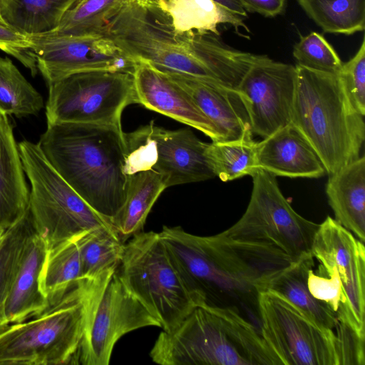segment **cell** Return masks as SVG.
I'll return each mask as SVG.
<instances>
[{
	"mask_svg": "<svg viewBox=\"0 0 365 365\" xmlns=\"http://www.w3.org/2000/svg\"><path fill=\"white\" fill-rule=\"evenodd\" d=\"M159 235L195 306L232 309L259 329V293L297 261L270 244L222 232L198 236L163 226Z\"/></svg>",
	"mask_w": 365,
	"mask_h": 365,
	"instance_id": "1",
	"label": "cell"
},
{
	"mask_svg": "<svg viewBox=\"0 0 365 365\" xmlns=\"http://www.w3.org/2000/svg\"><path fill=\"white\" fill-rule=\"evenodd\" d=\"M124 133L110 125L53 123L37 143L56 172L110 225L128 187Z\"/></svg>",
	"mask_w": 365,
	"mask_h": 365,
	"instance_id": "2",
	"label": "cell"
},
{
	"mask_svg": "<svg viewBox=\"0 0 365 365\" xmlns=\"http://www.w3.org/2000/svg\"><path fill=\"white\" fill-rule=\"evenodd\" d=\"M162 365H279L259 329L232 309L195 306L150 352Z\"/></svg>",
	"mask_w": 365,
	"mask_h": 365,
	"instance_id": "3",
	"label": "cell"
},
{
	"mask_svg": "<svg viewBox=\"0 0 365 365\" xmlns=\"http://www.w3.org/2000/svg\"><path fill=\"white\" fill-rule=\"evenodd\" d=\"M291 124L302 135L331 175L360 157L364 116L349 101L339 76L296 65Z\"/></svg>",
	"mask_w": 365,
	"mask_h": 365,
	"instance_id": "4",
	"label": "cell"
},
{
	"mask_svg": "<svg viewBox=\"0 0 365 365\" xmlns=\"http://www.w3.org/2000/svg\"><path fill=\"white\" fill-rule=\"evenodd\" d=\"M83 279L41 314L0 334V364H78L91 310L113 274Z\"/></svg>",
	"mask_w": 365,
	"mask_h": 365,
	"instance_id": "5",
	"label": "cell"
},
{
	"mask_svg": "<svg viewBox=\"0 0 365 365\" xmlns=\"http://www.w3.org/2000/svg\"><path fill=\"white\" fill-rule=\"evenodd\" d=\"M30 184L29 210L34 231L50 250L88 232L113 227L94 211L48 163L38 144H18Z\"/></svg>",
	"mask_w": 365,
	"mask_h": 365,
	"instance_id": "6",
	"label": "cell"
},
{
	"mask_svg": "<svg viewBox=\"0 0 365 365\" xmlns=\"http://www.w3.org/2000/svg\"><path fill=\"white\" fill-rule=\"evenodd\" d=\"M119 279L170 331L195 307L175 268L159 233L140 232L124 244Z\"/></svg>",
	"mask_w": 365,
	"mask_h": 365,
	"instance_id": "7",
	"label": "cell"
},
{
	"mask_svg": "<svg viewBox=\"0 0 365 365\" xmlns=\"http://www.w3.org/2000/svg\"><path fill=\"white\" fill-rule=\"evenodd\" d=\"M48 87L47 125L93 123L122 128L125 107L138 103L132 73L88 71L66 76Z\"/></svg>",
	"mask_w": 365,
	"mask_h": 365,
	"instance_id": "8",
	"label": "cell"
},
{
	"mask_svg": "<svg viewBox=\"0 0 365 365\" xmlns=\"http://www.w3.org/2000/svg\"><path fill=\"white\" fill-rule=\"evenodd\" d=\"M259 331L279 365H343L335 332L319 326L277 292L258 297Z\"/></svg>",
	"mask_w": 365,
	"mask_h": 365,
	"instance_id": "9",
	"label": "cell"
},
{
	"mask_svg": "<svg viewBox=\"0 0 365 365\" xmlns=\"http://www.w3.org/2000/svg\"><path fill=\"white\" fill-rule=\"evenodd\" d=\"M252 178V190L245 212L222 232L235 239L270 244L295 260L312 255L319 224L292 208L274 175L259 169Z\"/></svg>",
	"mask_w": 365,
	"mask_h": 365,
	"instance_id": "10",
	"label": "cell"
},
{
	"mask_svg": "<svg viewBox=\"0 0 365 365\" xmlns=\"http://www.w3.org/2000/svg\"><path fill=\"white\" fill-rule=\"evenodd\" d=\"M36 66L48 86L76 73H133L138 60L105 34L29 36Z\"/></svg>",
	"mask_w": 365,
	"mask_h": 365,
	"instance_id": "11",
	"label": "cell"
},
{
	"mask_svg": "<svg viewBox=\"0 0 365 365\" xmlns=\"http://www.w3.org/2000/svg\"><path fill=\"white\" fill-rule=\"evenodd\" d=\"M161 325L125 287L116 271L108 279L91 310L78 364L108 365L115 343L124 334Z\"/></svg>",
	"mask_w": 365,
	"mask_h": 365,
	"instance_id": "12",
	"label": "cell"
},
{
	"mask_svg": "<svg viewBox=\"0 0 365 365\" xmlns=\"http://www.w3.org/2000/svg\"><path fill=\"white\" fill-rule=\"evenodd\" d=\"M312 254L324 269L333 267L339 274L345 305L338 321L364 340V243L327 216L315 234Z\"/></svg>",
	"mask_w": 365,
	"mask_h": 365,
	"instance_id": "13",
	"label": "cell"
},
{
	"mask_svg": "<svg viewBox=\"0 0 365 365\" xmlns=\"http://www.w3.org/2000/svg\"><path fill=\"white\" fill-rule=\"evenodd\" d=\"M296 82L295 66L266 55L248 69L237 90L245 97L253 135L264 138L291 123Z\"/></svg>",
	"mask_w": 365,
	"mask_h": 365,
	"instance_id": "14",
	"label": "cell"
},
{
	"mask_svg": "<svg viewBox=\"0 0 365 365\" xmlns=\"http://www.w3.org/2000/svg\"><path fill=\"white\" fill-rule=\"evenodd\" d=\"M132 75L138 104L199 130L212 141L222 140L212 122L165 72L138 59Z\"/></svg>",
	"mask_w": 365,
	"mask_h": 365,
	"instance_id": "15",
	"label": "cell"
},
{
	"mask_svg": "<svg viewBox=\"0 0 365 365\" xmlns=\"http://www.w3.org/2000/svg\"><path fill=\"white\" fill-rule=\"evenodd\" d=\"M152 135L158 151L153 169L162 175L166 187L215 177L207 154L208 143L190 129L170 130L153 125Z\"/></svg>",
	"mask_w": 365,
	"mask_h": 365,
	"instance_id": "16",
	"label": "cell"
},
{
	"mask_svg": "<svg viewBox=\"0 0 365 365\" xmlns=\"http://www.w3.org/2000/svg\"><path fill=\"white\" fill-rule=\"evenodd\" d=\"M163 71L187 93L215 125L222 140H235L252 131L245 97L237 89L178 73Z\"/></svg>",
	"mask_w": 365,
	"mask_h": 365,
	"instance_id": "17",
	"label": "cell"
},
{
	"mask_svg": "<svg viewBox=\"0 0 365 365\" xmlns=\"http://www.w3.org/2000/svg\"><path fill=\"white\" fill-rule=\"evenodd\" d=\"M47 252L46 242L33 229L24 243L5 302L8 324L31 319L49 307L40 288L41 272Z\"/></svg>",
	"mask_w": 365,
	"mask_h": 365,
	"instance_id": "18",
	"label": "cell"
},
{
	"mask_svg": "<svg viewBox=\"0 0 365 365\" xmlns=\"http://www.w3.org/2000/svg\"><path fill=\"white\" fill-rule=\"evenodd\" d=\"M259 169L277 176L319 178L326 173L320 158L291 124L257 142Z\"/></svg>",
	"mask_w": 365,
	"mask_h": 365,
	"instance_id": "19",
	"label": "cell"
},
{
	"mask_svg": "<svg viewBox=\"0 0 365 365\" xmlns=\"http://www.w3.org/2000/svg\"><path fill=\"white\" fill-rule=\"evenodd\" d=\"M7 115L0 114V228L14 225L26 214L30 190Z\"/></svg>",
	"mask_w": 365,
	"mask_h": 365,
	"instance_id": "20",
	"label": "cell"
},
{
	"mask_svg": "<svg viewBox=\"0 0 365 365\" xmlns=\"http://www.w3.org/2000/svg\"><path fill=\"white\" fill-rule=\"evenodd\" d=\"M326 194L335 220L358 240H365V157L329 175Z\"/></svg>",
	"mask_w": 365,
	"mask_h": 365,
	"instance_id": "21",
	"label": "cell"
},
{
	"mask_svg": "<svg viewBox=\"0 0 365 365\" xmlns=\"http://www.w3.org/2000/svg\"><path fill=\"white\" fill-rule=\"evenodd\" d=\"M168 19L177 34L210 32L220 35L218 26L229 24L240 33L250 30L245 18L213 0H148Z\"/></svg>",
	"mask_w": 365,
	"mask_h": 365,
	"instance_id": "22",
	"label": "cell"
},
{
	"mask_svg": "<svg viewBox=\"0 0 365 365\" xmlns=\"http://www.w3.org/2000/svg\"><path fill=\"white\" fill-rule=\"evenodd\" d=\"M314 266L312 254L304 257L275 274L267 289L282 294L321 327L334 331L339 323L336 314L327 304L314 298L307 287L308 273Z\"/></svg>",
	"mask_w": 365,
	"mask_h": 365,
	"instance_id": "23",
	"label": "cell"
},
{
	"mask_svg": "<svg viewBox=\"0 0 365 365\" xmlns=\"http://www.w3.org/2000/svg\"><path fill=\"white\" fill-rule=\"evenodd\" d=\"M165 188L163 178L153 169L129 175L125 201L111 221L123 243L142 231L148 213Z\"/></svg>",
	"mask_w": 365,
	"mask_h": 365,
	"instance_id": "24",
	"label": "cell"
},
{
	"mask_svg": "<svg viewBox=\"0 0 365 365\" xmlns=\"http://www.w3.org/2000/svg\"><path fill=\"white\" fill-rule=\"evenodd\" d=\"M76 0H0L4 24L26 36L54 32Z\"/></svg>",
	"mask_w": 365,
	"mask_h": 365,
	"instance_id": "25",
	"label": "cell"
},
{
	"mask_svg": "<svg viewBox=\"0 0 365 365\" xmlns=\"http://www.w3.org/2000/svg\"><path fill=\"white\" fill-rule=\"evenodd\" d=\"M78 238L48 250L41 272L40 288L50 304L84 279L77 242Z\"/></svg>",
	"mask_w": 365,
	"mask_h": 365,
	"instance_id": "26",
	"label": "cell"
},
{
	"mask_svg": "<svg viewBox=\"0 0 365 365\" xmlns=\"http://www.w3.org/2000/svg\"><path fill=\"white\" fill-rule=\"evenodd\" d=\"M325 33L352 35L365 29V0H297Z\"/></svg>",
	"mask_w": 365,
	"mask_h": 365,
	"instance_id": "27",
	"label": "cell"
},
{
	"mask_svg": "<svg viewBox=\"0 0 365 365\" xmlns=\"http://www.w3.org/2000/svg\"><path fill=\"white\" fill-rule=\"evenodd\" d=\"M257 142L252 131L232 140L212 141L207 144V154L215 176L222 181H232L252 176L259 169Z\"/></svg>",
	"mask_w": 365,
	"mask_h": 365,
	"instance_id": "28",
	"label": "cell"
},
{
	"mask_svg": "<svg viewBox=\"0 0 365 365\" xmlns=\"http://www.w3.org/2000/svg\"><path fill=\"white\" fill-rule=\"evenodd\" d=\"M77 242L84 279H98L118 267L125 243L113 227L93 230L81 236Z\"/></svg>",
	"mask_w": 365,
	"mask_h": 365,
	"instance_id": "29",
	"label": "cell"
},
{
	"mask_svg": "<svg viewBox=\"0 0 365 365\" xmlns=\"http://www.w3.org/2000/svg\"><path fill=\"white\" fill-rule=\"evenodd\" d=\"M132 0H76L54 32L62 35L103 34L109 22Z\"/></svg>",
	"mask_w": 365,
	"mask_h": 365,
	"instance_id": "30",
	"label": "cell"
},
{
	"mask_svg": "<svg viewBox=\"0 0 365 365\" xmlns=\"http://www.w3.org/2000/svg\"><path fill=\"white\" fill-rule=\"evenodd\" d=\"M43 108L41 95L10 58L0 57V114L23 117L37 115Z\"/></svg>",
	"mask_w": 365,
	"mask_h": 365,
	"instance_id": "31",
	"label": "cell"
},
{
	"mask_svg": "<svg viewBox=\"0 0 365 365\" xmlns=\"http://www.w3.org/2000/svg\"><path fill=\"white\" fill-rule=\"evenodd\" d=\"M33 229L28 209L23 217L6 229L0 238V334L9 326L5 319V302L24 243Z\"/></svg>",
	"mask_w": 365,
	"mask_h": 365,
	"instance_id": "32",
	"label": "cell"
},
{
	"mask_svg": "<svg viewBox=\"0 0 365 365\" xmlns=\"http://www.w3.org/2000/svg\"><path fill=\"white\" fill-rule=\"evenodd\" d=\"M292 54L297 65L319 72L336 74L343 64L324 36L315 31L301 36L294 45Z\"/></svg>",
	"mask_w": 365,
	"mask_h": 365,
	"instance_id": "33",
	"label": "cell"
},
{
	"mask_svg": "<svg viewBox=\"0 0 365 365\" xmlns=\"http://www.w3.org/2000/svg\"><path fill=\"white\" fill-rule=\"evenodd\" d=\"M153 121L135 131L124 133L126 153L124 171L127 175L153 169L158 158L155 140L152 135Z\"/></svg>",
	"mask_w": 365,
	"mask_h": 365,
	"instance_id": "34",
	"label": "cell"
},
{
	"mask_svg": "<svg viewBox=\"0 0 365 365\" xmlns=\"http://www.w3.org/2000/svg\"><path fill=\"white\" fill-rule=\"evenodd\" d=\"M346 94L355 110L365 115V38L354 56L343 63L337 73Z\"/></svg>",
	"mask_w": 365,
	"mask_h": 365,
	"instance_id": "35",
	"label": "cell"
},
{
	"mask_svg": "<svg viewBox=\"0 0 365 365\" xmlns=\"http://www.w3.org/2000/svg\"><path fill=\"white\" fill-rule=\"evenodd\" d=\"M324 270L328 277L315 274L311 268L307 276V287L312 295L327 304L337 317L345 305L341 281L333 267Z\"/></svg>",
	"mask_w": 365,
	"mask_h": 365,
	"instance_id": "36",
	"label": "cell"
},
{
	"mask_svg": "<svg viewBox=\"0 0 365 365\" xmlns=\"http://www.w3.org/2000/svg\"><path fill=\"white\" fill-rule=\"evenodd\" d=\"M31 46V41L29 36L0 23V49L18 59L35 76L38 69Z\"/></svg>",
	"mask_w": 365,
	"mask_h": 365,
	"instance_id": "37",
	"label": "cell"
},
{
	"mask_svg": "<svg viewBox=\"0 0 365 365\" xmlns=\"http://www.w3.org/2000/svg\"><path fill=\"white\" fill-rule=\"evenodd\" d=\"M247 12L257 13L264 17L274 18L283 14L287 0H239Z\"/></svg>",
	"mask_w": 365,
	"mask_h": 365,
	"instance_id": "38",
	"label": "cell"
},
{
	"mask_svg": "<svg viewBox=\"0 0 365 365\" xmlns=\"http://www.w3.org/2000/svg\"><path fill=\"white\" fill-rule=\"evenodd\" d=\"M227 8L233 13L243 17H247V12L244 9L239 0H213Z\"/></svg>",
	"mask_w": 365,
	"mask_h": 365,
	"instance_id": "39",
	"label": "cell"
},
{
	"mask_svg": "<svg viewBox=\"0 0 365 365\" xmlns=\"http://www.w3.org/2000/svg\"><path fill=\"white\" fill-rule=\"evenodd\" d=\"M4 231H5L4 229L0 228V238L2 236V235L4 234Z\"/></svg>",
	"mask_w": 365,
	"mask_h": 365,
	"instance_id": "40",
	"label": "cell"
},
{
	"mask_svg": "<svg viewBox=\"0 0 365 365\" xmlns=\"http://www.w3.org/2000/svg\"><path fill=\"white\" fill-rule=\"evenodd\" d=\"M0 23L4 24V22H3V21L1 20V17H0Z\"/></svg>",
	"mask_w": 365,
	"mask_h": 365,
	"instance_id": "41",
	"label": "cell"
}]
</instances>
